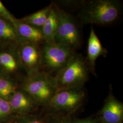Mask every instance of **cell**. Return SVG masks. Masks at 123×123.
<instances>
[{"instance_id":"obj_9","label":"cell","mask_w":123,"mask_h":123,"mask_svg":"<svg viewBox=\"0 0 123 123\" xmlns=\"http://www.w3.org/2000/svg\"><path fill=\"white\" fill-rule=\"evenodd\" d=\"M95 117L98 123H123V104L114 96L111 85L104 105Z\"/></svg>"},{"instance_id":"obj_15","label":"cell","mask_w":123,"mask_h":123,"mask_svg":"<svg viewBox=\"0 0 123 123\" xmlns=\"http://www.w3.org/2000/svg\"><path fill=\"white\" fill-rule=\"evenodd\" d=\"M52 5V2L51 4L44 8L19 20L26 24L41 28L49 17Z\"/></svg>"},{"instance_id":"obj_12","label":"cell","mask_w":123,"mask_h":123,"mask_svg":"<svg viewBox=\"0 0 123 123\" xmlns=\"http://www.w3.org/2000/svg\"><path fill=\"white\" fill-rule=\"evenodd\" d=\"M14 25L22 43L28 42L41 45L45 42L41 28L26 24L17 19Z\"/></svg>"},{"instance_id":"obj_8","label":"cell","mask_w":123,"mask_h":123,"mask_svg":"<svg viewBox=\"0 0 123 123\" xmlns=\"http://www.w3.org/2000/svg\"><path fill=\"white\" fill-rule=\"evenodd\" d=\"M21 69L18 46H0V76L17 79Z\"/></svg>"},{"instance_id":"obj_17","label":"cell","mask_w":123,"mask_h":123,"mask_svg":"<svg viewBox=\"0 0 123 123\" xmlns=\"http://www.w3.org/2000/svg\"><path fill=\"white\" fill-rule=\"evenodd\" d=\"M9 123H46L43 113L38 112L23 115H15Z\"/></svg>"},{"instance_id":"obj_5","label":"cell","mask_w":123,"mask_h":123,"mask_svg":"<svg viewBox=\"0 0 123 123\" xmlns=\"http://www.w3.org/2000/svg\"><path fill=\"white\" fill-rule=\"evenodd\" d=\"M53 3L57 20L55 43L65 45L76 51L82 43L79 22L71 14L61 9L57 4L54 2Z\"/></svg>"},{"instance_id":"obj_21","label":"cell","mask_w":123,"mask_h":123,"mask_svg":"<svg viewBox=\"0 0 123 123\" xmlns=\"http://www.w3.org/2000/svg\"><path fill=\"white\" fill-rule=\"evenodd\" d=\"M72 123H98L96 117L92 116L85 118H79L72 117Z\"/></svg>"},{"instance_id":"obj_11","label":"cell","mask_w":123,"mask_h":123,"mask_svg":"<svg viewBox=\"0 0 123 123\" xmlns=\"http://www.w3.org/2000/svg\"><path fill=\"white\" fill-rule=\"evenodd\" d=\"M108 53L107 50L101 44L92 25L88 39L87 55L85 61L90 73L94 76H97L95 65L97 59L100 56L106 57Z\"/></svg>"},{"instance_id":"obj_14","label":"cell","mask_w":123,"mask_h":123,"mask_svg":"<svg viewBox=\"0 0 123 123\" xmlns=\"http://www.w3.org/2000/svg\"><path fill=\"white\" fill-rule=\"evenodd\" d=\"M57 15L53 6V3L49 17L44 25L41 28L45 42L50 43H55V37L57 31Z\"/></svg>"},{"instance_id":"obj_10","label":"cell","mask_w":123,"mask_h":123,"mask_svg":"<svg viewBox=\"0 0 123 123\" xmlns=\"http://www.w3.org/2000/svg\"><path fill=\"white\" fill-rule=\"evenodd\" d=\"M8 101L15 115L33 114L38 112L40 108L29 94L20 88H18Z\"/></svg>"},{"instance_id":"obj_7","label":"cell","mask_w":123,"mask_h":123,"mask_svg":"<svg viewBox=\"0 0 123 123\" xmlns=\"http://www.w3.org/2000/svg\"><path fill=\"white\" fill-rule=\"evenodd\" d=\"M18 52L26 76H30L42 71L40 45L23 42L18 46Z\"/></svg>"},{"instance_id":"obj_2","label":"cell","mask_w":123,"mask_h":123,"mask_svg":"<svg viewBox=\"0 0 123 123\" xmlns=\"http://www.w3.org/2000/svg\"><path fill=\"white\" fill-rule=\"evenodd\" d=\"M18 88L29 94L42 109L49 104L58 89L55 78L43 71L22 78L19 81Z\"/></svg>"},{"instance_id":"obj_1","label":"cell","mask_w":123,"mask_h":123,"mask_svg":"<svg viewBox=\"0 0 123 123\" xmlns=\"http://www.w3.org/2000/svg\"><path fill=\"white\" fill-rule=\"evenodd\" d=\"M79 18L81 24L110 25L120 16L121 3L117 0H88L78 2Z\"/></svg>"},{"instance_id":"obj_20","label":"cell","mask_w":123,"mask_h":123,"mask_svg":"<svg viewBox=\"0 0 123 123\" xmlns=\"http://www.w3.org/2000/svg\"><path fill=\"white\" fill-rule=\"evenodd\" d=\"M0 17L4 18L11 22L14 23L16 20V18H14L13 15L9 12L0 0Z\"/></svg>"},{"instance_id":"obj_13","label":"cell","mask_w":123,"mask_h":123,"mask_svg":"<svg viewBox=\"0 0 123 123\" xmlns=\"http://www.w3.org/2000/svg\"><path fill=\"white\" fill-rule=\"evenodd\" d=\"M21 43L13 23L0 17V46H18Z\"/></svg>"},{"instance_id":"obj_4","label":"cell","mask_w":123,"mask_h":123,"mask_svg":"<svg viewBox=\"0 0 123 123\" xmlns=\"http://www.w3.org/2000/svg\"><path fill=\"white\" fill-rule=\"evenodd\" d=\"M40 48L42 71L55 78L66 67L76 53L68 46L46 42L40 45Z\"/></svg>"},{"instance_id":"obj_19","label":"cell","mask_w":123,"mask_h":123,"mask_svg":"<svg viewBox=\"0 0 123 123\" xmlns=\"http://www.w3.org/2000/svg\"><path fill=\"white\" fill-rule=\"evenodd\" d=\"M44 114L46 123H72L73 116L60 114Z\"/></svg>"},{"instance_id":"obj_3","label":"cell","mask_w":123,"mask_h":123,"mask_svg":"<svg viewBox=\"0 0 123 123\" xmlns=\"http://www.w3.org/2000/svg\"><path fill=\"white\" fill-rule=\"evenodd\" d=\"M85 97L83 88L58 89L49 104L42 109L43 113L73 116L83 105Z\"/></svg>"},{"instance_id":"obj_16","label":"cell","mask_w":123,"mask_h":123,"mask_svg":"<svg viewBox=\"0 0 123 123\" xmlns=\"http://www.w3.org/2000/svg\"><path fill=\"white\" fill-rule=\"evenodd\" d=\"M18 84L17 79L0 76V98L8 101L18 88Z\"/></svg>"},{"instance_id":"obj_18","label":"cell","mask_w":123,"mask_h":123,"mask_svg":"<svg viewBox=\"0 0 123 123\" xmlns=\"http://www.w3.org/2000/svg\"><path fill=\"white\" fill-rule=\"evenodd\" d=\"M15 115L8 101L0 98V123H9Z\"/></svg>"},{"instance_id":"obj_6","label":"cell","mask_w":123,"mask_h":123,"mask_svg":"<svg viewBox=\"0 0 123 123\" xmlns=\"http://www.w3.org/2000/svg\"><path fill=\"white\" fill-rule=\"evenodd\" d=\"M89 73L85 59L76 53L66 67L55 77L58 89L84 88Z\"/></svg>"}]
</instances>
